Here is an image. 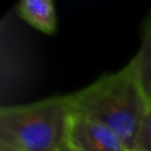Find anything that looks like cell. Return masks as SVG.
Masks as SVG:
<instances>
[{"mask_svg":"<svg viewBox=\"0 0 151 151\" xmlns=\"http://www.w3.org/2000/svg\"><path fill=\"white\" fill-rule=\"evenodd\" d=\"M70 97L74 113L104 124L127 150H136L150 106L130 63L116 72L100 76Z\"/></svg>","mask_w":151,"mask_h":151,"instance_id":"cell-1","label":"cell"},{"mask_svg":"<svg viewBox=\"0 0 151 151\" xmlns=\"http://www.w3.org/2000/svg\"><path fill=\"white\" fill-rule=\"evenodd\" d=\"M72 116L70 94L2 106L0 144L14 151H60L67 144Z\"/></svg>","mask_w":151,"mask_h":151,"instance_id":"cell-2","label":"cell"},{"mask_svg":"<svg viewBox=\"0 0 151 151\" xmlns=\"http://www.w3.org/2000/svg\"><path fill=\"white\" fill-rule=\"evenodd\" d=\"M66 145L71 151H127L122 139L111 129L74 112Z\"/></svg>","mask_w":151,"mask_h":151,"instance_id":"cell-3","label":"cell"},{"mask_svg":"<svg viewBox=\"0 0 151 151\" xmlns=\"http://www.w3.org/2000/svg\"><path fill=\"white\" fill-rule=\"evenodd\" d=\"M17 13L45 34H53L57 29V14L52 0H22L17 5Z\"/></svg>","mask_w":151,"mask_h":151,"instance_id":"cell-4","label":"cell"},{"mask_svg":"<svg viewBox=\"0 0 151 151\" xmlns=\"http://www.w3.org/2000/svg\"><path fill=\"white\" fill-rule=\"evenodd\" d=\"M138 83L151 107V12L145 17L140 28V45L130 60Z\"/></svg>","mask_w":151,"mask_h":151,"instance_id":"cell-5","label":"cell"},{"mask_svg":"<svg viewBox=\"0 0 151 151\" xmlns=\"http://www.w3.org/2000/svg\"><path fill=\"white\" fill-rule=\"evenodd\" d=\"M136 150L139 151H151V107L146 114L143 127L140 130Z\"/></svg>","mask_w":151,"mask_h":151,"instance_id":"cell-6","label":"cell"},{"mask_svg":"<svg viewBox=\"0 0 151 151\" xmlns=\"http://www.w3.org/2000/svg\"><path fill=\"white\" fill-rule=\"evenodd\" d=\"M0 151H14V150L8 147V146H6V145H4V144H0Z\"/></svg>","mask_w":151,"mask_h":151,"instance_id":"cell-7","label":"cell"},{"mask_svg":"<svg viewBox=\"0 0 151 151\" xmlns=\"http://www.w3.org/2000/svg\"><path fill=\"white\" fill-rule=\"evenodd\" d=\"M60 151H71V150H70V149L67 147V145H66V146H65V147H63V149H61Z\"/></svg>","mask_w":151,"mask_h":151,"instance_id":"cell-8","label":"cell"},{"mask_svg":"<svg viewBox=\"0 0 151 151\" xmlns=\"http://www.w3.org/2000/svg\"><path fill=\"white\" fill-rule=\"evenodd\" d=\"M127 151H139V150H127Z\"/></svg>","mask_w":151,"mask_h":151,"instance_id":"cell-9","label":"cell"}]
</instances>
